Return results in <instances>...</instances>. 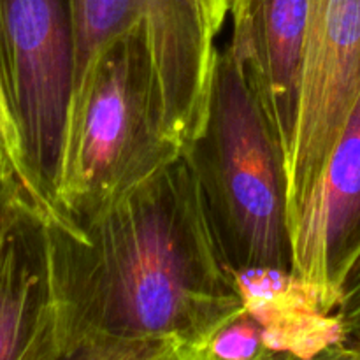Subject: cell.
I'll return each instance as SVG.
<instances>
[{
	"instance_id": "obj_1",
	"label": "cell",
	"mask_w": 360,
	"mask_h": 360,
	"mask_svg": "<svg viewBox=\"0 0 360 360\" xmlns=\"http://www.w3.org/2000/svg\"><path fill=\"white\" fill-rule=\"evenodd\" d=\"M42 360H206L246 311L188 151L72 224L44 221Z\"/></svg>"
},
{
	"instance_id": "obj_2",
	"label": "cell",
	"mask_w": 360,
	"mask_h": 360,
	"mask_svg": "<svg viewBox=\"0 0 360 360\" xmlns=\"http://www.w3.org/2000/svg\"><path fill=\"white\" fill-rule=\"evenodd\" d=\"M234 271H292L285 157L232 46L218 49L206 125L186 150Z\"/></svg>"
},
{
	"instance_id": "obj_3",
	"label": "cell",
	"mask_w": 360,
	"mask_h": 360,
	"mask_svg": "<svg viewBox=\"0 0 360 360\" xmlns=\"http://www.w3.org/2000/svg\"><path fill=\"white\" fill-rule=\"evenodd\" d=\"M181 153L164 132L146 35L137 28L108 49L70 102L56 204L81 220Z\"/></svg>"
},
{
	"instance_id": "obj_4",
	"label": "cell",
	"mask_w": 360,
	"mask_h": 360,
	"mask_svg": "<svg viewBox=\"0 0 360 360\" xmlns=\"http://www.w3.org/2000/svg\"><path fill=\"white\" fill-rule=\"evenodd\" d=\"M0 63L32 210L70 221L56 204L74 79L69 0H0Z\"/></svg>"
},
{
	"instance_id": "obj_5",
	"label": "cell",
	"mask_w": 360,
	"mask_h": 360,
	"mask_svg": "<svg viewBox=\"0 0 360 360\" xmlns=\"http://www.w3.org/2000/svg\"><path fill=\"white\" fill-rule=\"evenodd\" d=\"M360 97V0H308L301 97L285 162L288 225L322 178Z\"/></svg>"
},
{
	"instance_id": "obj_6",
	"label": "cell",
	"mask_w": 360,
	"mask_h": 360,
	"mask_svg": "<svg viewBox=\"0 0 360 360\" xmlns=\"http://www.w3.org/2000/svg\"><path fill=\"white\" fill-rule=\"evenodd\" d=\"M292 274L334 315L360 262V97L290 229Z\"/></svg>"
},
{
	"instance_id": "obj_7",
	"label": "cell",
	"mask_w": 360,
	"mask_h": 360,
	"mask_svg": "<svg viewBox=\"0 0 360 360\" xmlns=\"http://www.w3.org/2000/svg\"><path fill=\"white\" fill-rule=\"evenodd\" d=\"M229 44L287 162L299 116L308 0H229Z\"/></svg>"
},
{
	"instance_id": "obj_8",
	"label": "cell",
	"mask_w": 360,
	"mask_h": 360,
	"mask_svg": "<svg viewBox=\"0 0 360 360\" xmlns=\"http://www.w3.org/2000/svg\"><path fill=\"white\" fill-rule=\"evenodd\" d=\"M143 28L157 77L164 132L188 150L202 134L217 65V39L199 0H139Z\"/></svg>"
},
{
	"instance_id": "obj_9",
	"label": "cell",
	"mask_w": 360,
	"mask_h": 360,
	"mask_svg": "<svg viewBox=\"0 0 360 360\" xmlns=\"http://www.w3.org/2000/svg\"><path fill=\"white\" fill-rule=\"evenodd\" d=\"M44 218L18 213L0 252V360H42L49 283Z\"/></svg>"
},
{
	"instance_id": "obj_10",
	"label": "cell",
	"mask_w": 360,
	"mask_h": 360,
	"mask_svg": "<svg viewBox=\"0 0 360 360\" xmlns=\"http://www.w3.org/2000/svg\"><path fill=\"white\" fill-rule=\"evenodd\" d=\"M246 311L262 327L267 355L330 357L341 341L336 315L292 271H236Z\"/></svg>"
},
{
	"instance_id": "obj_11",
	"label": "cell",
	"mask_w": 360,
	"mask_h": 360,
	"mask_svg": "<svg viewBox=\"0 0 360 360\" xmlns=\"http://www.w3.org/2000/svg\"><path fill=\"white\" fill-rule=\"evenodd\" d=\"M69 14L74 48L72 102L108 49L143 28V11L139 0H69Z\"/></svg>"
},
{
	"instance_id": "obj_12",
	"label": "cell",
	"mask_w": 360,
	"mask_h": 360,
	"mask_svg": "<svg viewBox=\"0 0 360 360\" xmlns=\"http://www.w3.org/2000/svg\"><path fill=\"white\" fill-rule=\"evenodd\" d=\"M267 355L262 327L245 311L211 340L206 360H246Z\"/></svg>"
},
{
	"instance_id": "obj_13",
	"label": "cell",
	"mask_w": 360,
	"mask_h": 360,
	"mask_svg": "<svg viewBox=\"0 0 360 360\" xmlns=\"http://www.w3.org/2000/svg\"><path fill=\"white\" fill-rule=\"evenodd\" d=\"M341 341L330 359H360V262L352 271L336 311Z\"/></svg>"
},
{
	"instance_id": "obj_14",
	"label": "cell",
	"mask_w": 360,
	"mask_h": 360,
	"mask_svg": "<svg viewBox=\"0 0 360 360\" xmlns=\"http://www.w3.org/2000/svg\"><path fill=\"white\" fill-rule=\"evenodd\" d=\"M0 172H2L4 176H7L9 179H13V181L20 186L25 200H27V204L30 206V202H28L27 188H25V176H23V165H21L20 144H18L16 129H14L9 101H7L6 84H4L2 63H0Z\"/></svg>"
},
{
	"instance_id": "obj_15",
	"label": "cell",
	"mask_w": 360,
	"mask_h": 360,
	"mask_svg": "<svg viewBox=\"0 0 360 360\" xmlns=\"http://www.w3.org/2000/svg\"><path fill=\"white\" fill-rule=\"evenodd\" d=\"M23 207H30L21 193L20 186L0 172V252H2L4 241L16 220L18 213Z\"/></svg>"
},
{
	"instance_id": "obj_16",
	"label": "cell",
	"mask_w": 360,
	"mask_h": 360,
	"mask_svg": "<svg viewBox=\"0 0 360 360\" xmlns=\"http://www.w3.org/2000/svg\"><path fill=\"white\" fill-rule=\"evenodd\" d=\"M199 6L211 37L218 39L229 16V0H199Z\"/></svg>"
}]
</instances>
